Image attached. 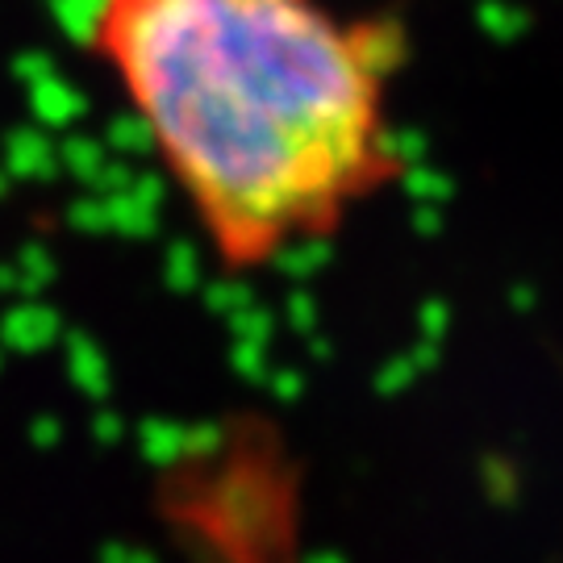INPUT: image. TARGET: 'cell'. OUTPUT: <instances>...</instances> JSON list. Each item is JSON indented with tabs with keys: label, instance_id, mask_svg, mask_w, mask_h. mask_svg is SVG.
<instances>
[{
	"label": "cell",
	"instance_id": "1",
	"mask_svg": "<svg viewBox=\"0 0 563 563\" xmlns=\"http://www.w3.org/2000/svg\"><path fill=\"white\" fill-rule=\"evenodd\" d=\"M88 59L225 276L339 239L401 180L409 34L339 0H88Z\"/></svg>",
	"mask_w": 563,
	"mask_h": 563
}]
</instances>
